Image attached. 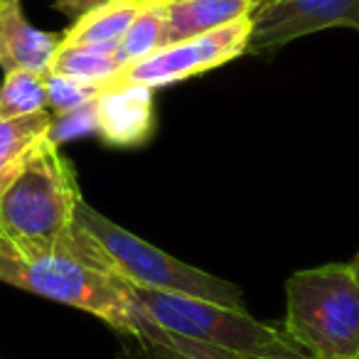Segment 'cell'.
Masks as SVG:
<instances>
[{"mask_svg":"<svg viewBox=\"0 0 359 359\" xmlns=\"http://www.w3.org/2000/svg\"><path fill=\"white\" fill-rule=\"evenodd\" d=\"M251 37V18L229 22L217 27L200 37L185 42L160 47L158 52L143 57V60L126 65L104 84V89H118V86H158L177 84L190 76L205 74L210 69L226 65L236 57L246 55V45Z\"/></svg>","mask_w":359,"mask_h":359,"instance_id":"cell-6","label":"cell"},{"mask_svg":"<svg viewBox=\"0 0 359 359\" xmlns=\"http://www.w3.org/2000/svg\"><path fill=\"white\" fill-rule=\"evenodd\" d=\"M104 3H109V0H52V6L60 8V11L67 13V15H72L74 20L84 15V13L104 6Z\"/></svg>","mask_w":359,"mask_h":359,"instance_id":"cell-17","label":"cell"},{"mask_svg":"<svg viewBox=\"0 0 359 359\" xmlns=\"http://www.w3.org/2000/svg\"><path fill=\"white\" fill-rule=\"evenodd\" d=\"M81 200L74 168L50 140L0 195V236L22 251H67Z\"/></svg>","mask_w":359,"mask_h":359,"instance_id":"cell-2","label":"cell"},{"mask_svg":"<svg viewBox=\"0 0 359 359\" xmlns=\"http://www.w3.org/2000/svg\"><path fill=\"white\" fill-rule=\"evenodd\" d=\"M0 283L84 310L130 337L135 305L116 273L74 251H22L0 236Z\"/></svg>","mask_w":359,"mask_h":359,"instance_id":"cell-1","label":"cell"},{"mask_svg":"<svg viewBox=\"0 0 359 359\" xmlns=\"http://www.w3.org/2000/svg\"><path fill=\"white\" fill-rule=\"evenodd\" d=\"M349 269H352L354 278H357V283H359V251H357V256L352 259V264H349Z\"/></svg>","mask_w":359,"mask_h":359,"instance_id":"cell-18","label":"cell"},{"mask_svg":"<svg viewBox=\"0 0 359 359\" xmlns=\"http://www.w3.org/2000/svg\"><path fill=\"white\" fill-rule=\"evenodd\" d=\"M283 327L310 359H357L359 283L349 264H327L290 276Z\"/></svg>","mask_w":359,"mask_h":359,"instance_id":"cell-5","label":"cell"},{"mask_svg":"<svg viewBox=\"0 0 359 359\" xmlns=\"http://www.w3.org/2000/svg\"><path fill=\"white\" fill-rule=\"evenodd\" d=\"M91 109L96 133L116 148L143 145L155 130L153 89L148 86L104 89Z\"/></svg>","mask_w":359,"mask_h":359,"instance_id":"cell-8","label":"cell"},{"mask_svg":"<svg viewBox=\"0 0 359 359\" xmlns=\"http://www.w3.org/2000/svg\"><path fill=\"white\" fill-rule=\"evenodd\" d=\"M143 6L145 0H109L76 18L74 25L62 35V45L116 50Z\"/></svg>","mask_w":359,"mask_h":359,"instance_id":"cell-12","label":"cell"},{"mask_svg":"<svg viewBox=\"0 0 359 359\" xmlns=\"http://www.w3.org/2000/svg\"><path fill=\"white\" fill-rule=\"evenodd\" d=\"M45 91H47V111L52 116H65L76 109H84V106L94 104L101 91H104V84L57 74V72H47Z\"/></svg>","mask_w":359,"mask_h":359,"instance_id":"cell-16","label":"cell"},{"mask_svg":"<svg viewBox=\"0 0 359 359\" xmlns=\"http://www.w3.org/2000/svg\"><path fill=\"white\" fill-rule=\"evenodd\" d=\"M163 20V47L251 18L261 0H153Z\"/></svg>","mask_w":359,"mask_h":359,"instance_id":"cell-10","label":"cell"},{"mask_svg":"<svg viewBox=\"0 0 359 359\" xmlns=\"http://www.w3.org/2000/svg\"><path fill=\"white\" fill-rule=\"evenodd\" d=\"M50 130L52 114L47 109L20 118H0V195L50 143Z\"/></svg>","mask_w":359,"mask_h":359,"instance_id":"cell-11","label":"cell"},{"mask_svg":"<svg viewBox=\"0 0 359 359\" xmlns=\"http://www.w3.org/2000/svg\"><path fill=\"white\" fill-rule=\"evenodd\" d=\"M128 285L133 305L163 332L172 337L192 339L207 347L234 354H259V357H308L288 337L283 323L256 320L249 310L226 308L210 300L187 295L163 293V290ZM310 359V357H308Z\"/></svg>","mask_w":359,"mask_h":359,"instance_id":"cell-4","label":"cell"},{"mask_svg":"<svg viewBox=\"0 0 359 359\" xmlns=\"http://www.w3.org/2000/svg\"><path fill=\"white\" fill-rule=\"evenodd\" d=\"M160 47H163V20H160V13L153 0H145L143 11L138 13L133 25L128 27L123 40L116 47V62L121 67L133 65V62L158 52Z\"/></svg>","mask_w":359,"mask_h":359,"instance_id":"cell-15","label":"cell"},{"mask_svg":"<svg viewBox=\"0 0 359 359\" xmlns=\"http://www.w3.org/2000/svg\"><path fill=\"white\" fill-rule=\"evenodd\" d=\"M76 226L91 239L99 264L126 283L210 300V303L236 310L246 308L239 285L165 254L158 246L130 234L128 229L118 226L114 219L86 205V200H81L76 207Z\"/></svg>","mask_w":359,"mask_h":359,"instance_id":"cell-3","label":"cell"},{"mask_svg":"<svg viewBox=\"0 0 359 359\" xmlns=\"http://www.w3.org/2000/svg\"><path fill=\"white\" fill-rule=\"evenodd\" d=\"M330 27L359 32V0H261L251 13L246 55H266Z\"/></svg>","mask_w":359,"mask_h":359,"instance_id":"cell-7","label":"cell"},{"mask_svg":"<svg viewBox=\"0 0 359 359\" xmlns=\"http://www.w3.org/2000/svg\"><path fill=\"white\" fill-rule=\"evenodd\" d=\"M62 35L37 30L22 11V0H0V69H25L45 76Z\"/></svg>","mask_w":359,"mask_h":359,"instance_id":"cell-9","label":"cell"},{"mask_svg":"<svg viewBox=\"0 0 359 359\" xmlns=\"http://www.w3.org/2000/svg\"><path fill=\"white\" fill-rule=\"evenodd\" d=\"M118 69L121 65L116 62V50L76 47L62 45V42L50 67V72H57V74L76 76V79L96 81V84H106Z\"/></svg>","mask_w":359,"mask_h":359,"instance_id":"cell-13","label":"cell"},{"mask_svg":"<svg viewBox=\"0 0 359 359\" xmlns=\"http://www.w3.org/2000/svg\"><path fill=\"white\" fill-rule=\"evenodd\" d=\"M0 84V118H20L47 109L45 76L35 72H3Z\"/></svg>","mask_w":359,"mask_h":359,"instance_id":"cell-14","label":"cell"},{"mask_svg":"<svg viewBox=\"0 0 359 359\" xmlns=\"http://www.w3.org/2000/svg\"><path fill=\"white\" fill-rule=\"evenodd\" d=\"M357 359H359V357H357Z\"/></svg>","mask_w":359,"mask_h":359,"instance_id":"cell-19","label":"cell"}]
</instances>
